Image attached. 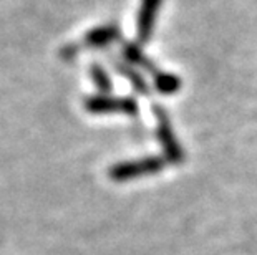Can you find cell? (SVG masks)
<instances>
[{
    "label": "cell",
    "instance_id": "ba28073f",
    "mask_svg": "<svg viewBox=\"0 0 257 255\" xmlns=\"http://www.w3.org/2000/svg\"><path fill=\"white\" fill-rule=\"evenodd\" d=\"M155 88L161 95H174L183 88V80L174 73L160 70L155 77Z\"/></svg>",
    "mask_w": 257,
    "mask_h": 255
},
{
    "label": "cell",
    "instance_id": "52a82bcc",
    "mask_svg": "<svg viewBox=\"0 0 257 255\" xmlns=\"http://www.w3.org/2000/svg\"><path fill=\"white\" fill-rule=\"evenodd\" d=\"M110 62L114 68H116V72L121 75L123 78H126L130 81V85L133 86V90L136 93L140 95H150V85H148L146 78L143 77V73L140 72V70H136L135 67H131L130 63L124 62L123 58H114V57H110Z\"/></svg>",
    "mask_w": 257,
    "mask_h": 255
},
{
    "label": "cell",
    "instance_id": "3957f363",
    "mask_svg": "<svg viewBox=\"0 0 257 255\" xmlns=\"http://www.w3.org/2000/svg\"><path fill=\"white\" fill-rule=\"evenodd\" d=\"M85 110L91 115H126L136 116L140 111L138 101L131 96L93 95L83 100Z\"/></svg>",
    "mask_w": 257,
    "mask_h": 255
},
{
    "label": "cell",
    "instance_id": "30bf717a",
    "mask_svg": "<svg viewBox=\"0 0 257 255\" xmlns=\"http://www.w3.org/2000/svg\"><path fill=\"white\" fill-rule=\"evenodd\" d=\"M80 52V47L78 45H73V43H70V45H67L62 50V57L63 58H67V60H72L76 57V53Z\"/></svg>",
    "mask_w": 257,
    "mask_h": 255
},
{
    "label": "cell",
    "instance_id": "8992f818",
    "mask_svg": "<svg viewBox=\"0 0 257 255\" xmlns=\"http://www.w3.org/2000/svg\"><path fill=\"white\" fill-rule=\"evenodd\" d=\"M121 58L126 63H130L131 67H135L136 70H141V72H148L151 73L153 77L160 72V68L156 67V63L151 62V58L143 52V48L138 42H126L123 43L121 47Z\"/></svg>",
    "mask_w": 257,
    "mask_h": 255
},
{
    "label": "cell",
    "instance_id": "277c9868",
    "mask_svg": "<svg viewBox=\"0 0 257 255\" xmlns=\"http://www.w3.org/2000/svg\"><path fill=\"white\" fill-rule=\"evenodd\" d=\"M163 0H141L138 17H136V39L138 43H148L156 29Z\"/></svg>",
    "mask_w": 257,
    "mask_h": 255
},
{
    "label": "cell",
    "instance_id": "6da1fadb",
    "mask_svg": "<svg viewBox=\"0 0 257 255\" xmlns=\"http://www.w3.org/2000/svg\"><path fill=\"white\" fill-rule=\"evenodd\" d=\"M165 166H166L165 157L148 156V157H141V159L123 161L111 166L108 169V177L114 182H126L143 176L156 174V172L165 169Z\"/></svg>",
    "mask_w": 257,
    "mask_h": 255
},
{
    "label": "cell",
    "instance_id": "5b68a950",
    "mask_svg": "<svg viewBox=\"0 0 257 255\" xmlns=\"http://www.w3.org/2000/svg\"><path fill=\"white\" fill-rule=\"evenodd\" d=\"M119 39H121V29L116 24H106L86 32L83 37V47L100 50V48L110 47L111 43L118 42Z\"/></svg>",
    "mask_w": 257,
    "mask_h": 255
},
{
    "label": "cell",
    "instance_id": "7a4b0ae2",
    "mask_svg": "<svg viewBox=\"0 0 257 255\" xmlns=\"http://www.w3.org/2000/svg\"><path fill=\"white\" fill-rule=\"evenodd\" d=\"M153 115L156 119V134L160 139V144L165 151V159L171 164H181L184 161V149L181 143L176 138V133L173 129L169 113L161 105L153 106Z\"/></svg>",
    "mask_w": 257,
    "mask_h": 255
},
{
    "label": "cell",
    "instance_id": "9c48e42d",
    "mask_svg": "<svg viewBox=\"0 0 257 255\" xmlns=\"http://www.w3.org/2000/svg\"><path fill=\"white\" fill-rule=\"evenodd\" d=\"M90 77L93 80V83L96 85V88L103 93H110L111 88H113V83H111V78L110 75L106 73V70L98 63H93L90 67Z\"/></svg>",
    "mask_w": 257,
    "mask_h": 255
}]
</instances>
